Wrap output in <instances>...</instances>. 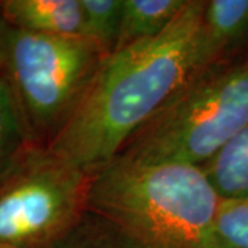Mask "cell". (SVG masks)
I'll use <instances>...</instances> for the list:
<instances>
[{
	"mask_svg": "<svg viewBox=\"0 0 248 248\" xmlns=\"http://www.w3.org/2000/svg\"><path fill=\"white\" fill-rule=\"evenodd\" d=\"M221 203L202 169L115 157L91 174L87 214L107 248H223Z\"/></svg>",
	"mask_w": 248,
	"mask_h": 248,
	"instance_id": "cell-2",
	"label": "cell"
},
{
	"mask_svg": "<svg viewBox=\"0 0 248 248\" xmlns=\"http://www.w3.org/2000/svg\"><path fill=\"white\" fill-rule=\"evenodd\" d=\"M203 7L204 0H187L161 35L107 57L84 101L48 148L90 175L115 159L143 124L210 66Z\"/></svg>",
	"mask_w": 248,
	"mask_h": 248,
	"instance_id": "cell-1",
	"label": "cell"
},
{
	"mask_svg": "<svg viewBox=\"0 0 248 248\" xmlns=\"http://www.w3.org/2000/svg\"><path fill=\"white\" fill-rule=\"evenodd\" d=\"M84 17V37L105 57L115 53L123 13V0H80Z\"/></svg>",
	"mask_w": 248,
	"mask_h": 248,
	"instance_id": "cell-10",
	"label": "cell"
},
{
	"mask_svg": "<svg viewBox=\"0 0 248 248\" xmlns=\"http://www.w3.org/2000/svg\"><path fill=\"white\" fill-rule=\"evenodd\" d=\"M217 232L223 248H248V200L222 202Z\"/></svg>",
	"mask_w": 248,
	"mask_h": 248,
	"instance_id": "cell-12",
	"label": "cell"
},
{
	"mask_svg": "<svg viewBox=\"0 0 248 248\" xmlns=\"http://www.w3.org/2000/svg\"><path fill=\"white\" fill-rule=\"evenodd\" d=\"M105 58L84 37L32 33L0 17V80L31 145H51L84 101Z\"/></svg>",
	"mask_w": 248,
	"mask_h": 248,
	"instance_id": "cell-3",
	"label": "cell"
},
{
	"mask_svg": "<svg viewBox=\"0 0 248 248\" xmlns=\"http://www.w3.org/2000/svg\"><path fill=\"white\" fill-rule=\"evenodd\" d=\"M202 21L210 66L248 57V0H204Z\"/></svg>",
	"mask_w": 248,
	"mask_h": 248,
	"instance_id": "cell-6",
	"label": "cell"
},
{
	"mask_svg": "<svg viewBox=\"0 0 248 248\" xmlns=\"http://www.w3.org/2000/svg\"><path fill=\"white\" fill-rule=\"evenodd\" d=\"M46 248H107V246L87 214L75 231Z\"/></svg>",
	"mask_w": 248,
	"mask_h": 248,
	"instance_id": "cell-13",
	"label": "cell"
},
{
	"mask_svg": "<svg viewBox=\"0 0 248 248\" xmlns=\"http://www.w3.org/2000/svg\"><path fill=\"white\" fill-rule=\"evenodd\" d=\"M202 171L222 202L248 200V124Z\"/></svg>",
	"mask_w": 248,
	"mask_h": 248,
	"instance_id": "cell-9",
	"label": "cell"
},
{
	"mask_svg": "<svg viewBox=\"0 0 248 248\" xmlns=\"http://www.w3.org/2000/svg\"><path fill=\"white\" fill-rule=\"evenodd\" d=\"M0 17L32 33L84 37L80 0H0Z\"/></svg>",
	"mask_w": 248,
	"mask_h": 248,
	"instance_id": "cell-7",
	"label": "cell"
},
{
	"mask_svg": "<svg viewBox=\"0 0 248 248\" xmlns=\"http://www.w3.org/2000/svg\"><path fill=\"white\" fill-rule=\"evenodd\" d=\"M28 145L13 99L0 80V177Z\"/></svg>",
	"mask_w": 248,
	"mask_h": 248,
	"instance_id": "cell-11",
	"label": "cell"
},
{
	"mask_svg": "<svg viewBox=\"0 0 248 248\" xmlns=\"http://www.w3.org/2000/svg\"><path fill=\"white\" fill-rule=\"evenodd\" d=\"M0 248H4V247H0Z\"/></svg>",
	"mask_w": 248,
	"mask_h": 248,
	"instance_id": "cell-14",
	"label": "cell"
},
{
	"mask_svg": "<svg viewBox=\"0 0 248 248\" xmlns=\"http://www.w3.org/2000/svg\"><path fill=\"white\" fill-rule=\"evenodd\" d=\"M248 124V57L205 66L124 143L116 157L204 166Z\"/></svg>",
	"mask_w": 248,
	"mask_h": 248,
	"instance_id": "cell-4",
	"label": "cell"
},
{
	"mask_svg": "<svg viewBox=\"0 0 248 248\" xmlns=\"http://www.w3.org/2000/svg\"><path fill=\"white\" fill-rule=\"evenodd\" d=\"M91 175L48 146L28 145L0 177V247L46 248L89 213Z\"/></svg>",
	"mask_w": 248,
	"mask_h": 248,
	"instance_id": "cell-5",
	"label": "cell"
},
{
	"mask_svg": "<svg viewBox=\"0 0 248 248\" xmlns=\"http://www.w3.org/2000/svg\"><path fill=\"white\" fill-rule=\"evenodd\" d=\"M187 0H123L116 51L161 35L185 9Z\"/></svg>",
	"mask_w": 248,
	"mask_h": 248,
	"instance_id": "cell-8",
	"label": "cell"
}]
</instances>
